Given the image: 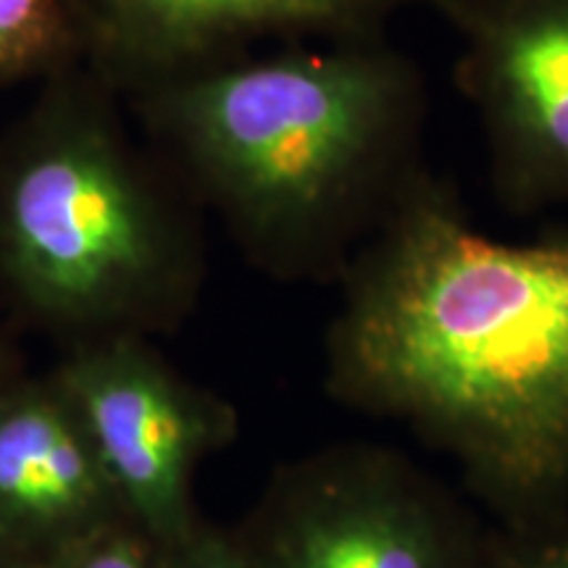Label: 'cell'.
Returning a JSON list of instances; mask_svg holds the SVG:
<instances>
[{"mask_svg": "<svg viewBox=\"0 0 568 568\" xmlns=\"http://www.w3.org/2000/svg\"><path fill=\"white\" fill-rule=\"evenodd\" d=\"M329 385L506 506H548L568 487V240L489 237L424 172L347 264Z\"/></svg>", "mask_w": 568, "mask_h": 568, "instance_id": "1", "label": "cell"}, {"mask_svg": "<svg viewBox=\"0 0 568 568\" xmlns=\"http://www.w3.org/2000/svg\"><path fill=\"white\" fill-rule=\"evenodd\" d=\"M124 98L195 201L274 274L351 264L426 172V82L385 34L287 42Z\"/></svg>", "mask_w": 568, "mask_h": 568, "instance_id": "2", "label": "cell"}, {"mask_svg": "<svg viewBox=\"0 0 568 568\" xmlns=\"http://www.w3.org/2000/svg\"><path fill=\"white\" fill-rule=\"evenodd\" d=\"M77 67L0 132V295L69 345L151 337L193 311L201 203Z\"/></svg>", "mask_w": 568, "mask_h": 568, "instance_id": "3", "label": "cell"}, {"mask_svg": "<svg viewBox=\"0 0 568 568\" xmlns=\"http://www.w3.org/2000/svg\"><path fill=\"white\" fill-rule=\"evenodd\" d=\"M53 376L126 518L166 550L180 545L197 527L195 471L232 439V410L176 374L148 337L71 345Z\"/></svg>", "mask_w": 568, "mask_h": 568, "instance_id": "4", "label": "cell"}, {"mask_svg": "<svg viewBox=\"0 0 568 568\" xmlns=\"http://www.w3.org/2000/svg\"><path fill=\"white\" fill-rule=\"evenodd\" d=\"M443 17L497 193L521 211L568 203V0H447Z\"/></svg>", "mask_w": 568, "mask_h": 568, "instance_id": "5", "label": "cell"}, {"mask_svg": "<svg viewBox=\"0 0 568 568\" xmlns=\"http://www.w3.org/2000/svg\"><path fill=\"white\" fill-rule=\"evenodd\" d=\"M447 0H69L82 67L122 95L251 53L266 40L379 38L408 11Z\"/></svg>", "mask_w": 568, "mask_h": 568, "instance_id": "6", "label": "cell"}, {"mask_svg": "<svg viewBox=\"0 0 568 568\" xmlns=\"http://www.w3.org/2000/svg\"><path fill=\"white\" fill-rule=\"evenodd\" d=\"M245 542L264 568H464L443 510L382 460L295 471Z\"/></svg>", "mask_w": 568, "mask_h": 568, "instance_id": "7", "label": "cell"}, {"mask_svg": "<svg viewBox=\"0 0 568 568\" xmlns=\"http://www.w3.org/2000/svg\"><path fill=\"white\" fill-rule=\"evenodd\" d=\"M119 518L122 503L55 376L0 397V552L30 564Z\"/></svg>", "mask_w": 568, "mask_h": 568, "instance_id": "8", "label": "cell"}, {"mask_svg": "<svg viewBox=\"0 0 568 568\" xmlns=\"http://www.w3.org/2000/svg\"><path fill=\"white\" fill-rule=\"evenodd\" d=\"M77 67L82 40L69 0H0V90Z\"/></svg>", "mask_w": 568, "mask_h": 568, "instance_id": "9", "label": "cell"}, {"mask_svg": "<svg viewBox=\"0 0 568 568\" xmlns=\"http://www.w3.org/2000/svg\"><path fill=\"white\" fill-rule=\"evenodd\" d=\"M169 550L130 518L105 524L51 556L17 568H166Z\"/></svg>", "mask_w": 568, "mask_h": 568, "instance_id": "10", "label": "cell"}, {"mask_svg": "<svg viewBox=\"0 0 568 568\" xmlns=\"http://www.w3.org/2000/svg\"><path fill=\"white\" fill-rule=\"evenodd\" d=\"M166 568H264L245 539H232L209 527H197L169 548Z\"/></svg>", "mask_w": 568, "mask_h": 568, "instance_id": "11", "label": "cell"}, {"mask_svg": "<svg viewBox=\"0 0 568 568\" xmlns=\"http://www.w3.org/2000/svg\"><path fill=\"white\" fill-rule=\"evenodd\" d=\"M516 568H568V537L537 545Z\"/></svg>", "mask_w": 568, "mask_h": 568, "instance_id": "12", "label": "cell"}, {"mask_svg": "<svg viewBox=\"0 0 568 568\" xmlns=\"http://www.w3.org/2000/svg\"><path fill=\"white\" fill-rule=\"evenodd\" d=\"M21 379V358L9 337L0 332V397L9 395Z\"/></svg>", "mask_w": 568, "mask_h": 568, "instance_id": "13", "label": "cell"}, {"mask_svg": "<svg viewBox=\"0 0 568 568\" xmlns=\"http://www.w3.org/2000/svg\"><path fill=\"white\" fill-rule=\"evenodd\" d=\"M0 568H17V566H13V564H11V560H9V558H6V556H3V552H0Z\"/></svg>", "mask_w": 568, "mask_h": 568, "instance_id": "14", "label": "cell"}]
</instances>
